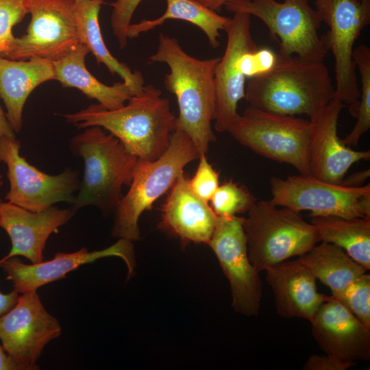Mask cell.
I'll return each instance as SVG.
<instances>
[{"label": "cell", "mask_w": 370, "mask_h": 370, "mask_svg": "<svg viewBox=\"0 0 370 370\" xmlns=\"http://www.w3.org/2000/svg\"><path fill=\"white\" fill-rule=\"evenodd\" d=\"M152 84L132 96L122 107L108 110L99 103L64 114L66 121L79 129L99 126L116 137L138 159L153 161L169 147L176 127L169 101Z\"/></svg>", "instance_id": "6da1fadb"}, {"label": "cell", "mask_w": 370, "mask_h": 370, "mask_svg": "<svg viewBox=\"0 0 370 370\" xmlns=\"http://www.w3.org/2000/svg\"><path fill=\"white\" fill-rule=\"evenodd\" d=\"M149 60L169 66L164 83L178 104L176 127L188 134L199 156L206 154L210 143L216 140L212 127L216 108L214 76L220 58H196L175 38L160 33L156 51Z\"/></svg>", "instance_id": "7a4b0ae2"}, {"label": "cell", "mask_w": 370, "mask_h": 370, "mask_svg": "<svg viewBox=\"0 0 370 370\" xmlns=\"http://www.w3.org/2000/svg\"><path fill=\"white\" fill-rule=\"evenodd\" d=\"M335 97V87L323 61L278 53L275 66L250 78L244 98L249 106L280 114L311 119Z\"/></svg>", "instance_id": "3957f363"}, {"label": "cell", "mask_w": 370, "mask_h": 370, "mask_svg": "<svg viewBox=\"0 0 370 370\" xmlns=\"http://www.w3.org/2000/svg\"><path fill=\"white\" fill-rule=\"evenodd\" d=\"M70 149L84 160V171L73 208L93 206L103 212L114 210L123 197L122 187L130 185L138 158L112 134L91 126L73 136Z\"/></svg>", "instance_id": "277c9868"}, {"label": "cell", "mask_w": 370, "mask_h": 370, "mask_svg": "<svg viewBox=\"0 0 370 370\" xmlns=\"http://www.w3.org/2000/svg\"><path fill=\"white\" fill-rule=\"evenodd\" d=\"M199 156L190 138L176 127L168 148L160 158L153 161L138 158L130 188L114 209L112 235L132 242L137 241L141 214L171 188L186 165Z\"/></svg>", "instance_id": "5b68a950"}, {"label": "cell", "mask_w": 370, "mask_h": 370, "mask_svg": "<svg viewBox=\"0 0 370 370\" xmlns=\"http://www.w3.org/2000/svg\"><path fill=\"white\" fill-rule=\"evenodd\" d=\"M244 218L249 258L258 271L308 252L320 242L315 227L299 212L273 204L270 199L257 201Z\"/></svg>", "instance_id": "8992f818"}, {"label": "cell", "mask_w": 370, "mask_h": 370, "mask_svg": "<svg viewBox=\"0 0 370 370\" xmlns=\"http://www.w3.org/2000/svg\"><path fill=\"white\" fill-rule=\"evenodd\" d=\"M310 120L280 114L251 106L238 114L227 132L255 153L310 175Z\"/></svg>", "instance_id": "52a82bcc"}, {"label": "cell", "mask_w": 370, "mask_h": 370, "mask_svg": "<svg viewBox=\"0 0 370 370\" xmlns=\"http://www.w3.org/2000/svg\"><path fill=\"white\" fill-rule=\"evenodd\" d=\"M231 12H244L261 20L270 36L279 41V54L323 61L328 53L319 29L318 11L308 0H234L225 5Z\"/></svg>", "instance_id": "ba28073f"}, {"label": "cell", "mask_w": 370, "mask_h": 370, "mask_svg": "<svg viewBox=\"0 0 370 370\" xmlns=\"http://www.w3.org/2000/svg\"><path fill=\"white\" fill-rule=\"evenodd\" d=\"M275 205L295 212L309 210L310 217L344 218L370 216V185L347 187L332 184L311 175H291L270 180Z\"/></svg>", "instance_id": "9c48e42d"}, {"label": "cell", "mask_w": 370, "mask_h": 370, "mask_svg": "<svg viewBox=\"0 0 370 370\" xmlns=\"http://www.w3.org/2000/svg\"><path fill=\"white\" fill-rule=\"evenodd\" d=\"M314 5L328 27L322 39L334 56L335 97L344 104H352L360 95L354 46L369 23L370 0H315Z\"/></svg>", "instance_id": "30bf717a"}, {"label": "cell", "mask_w": 370, "mask_h": 370, "mask_svg": "<svg viewBox=\"0 0 370 370\" xmlns=\"http://www.w3.org/2000/svg\"><path fill=\"white\" fill-rule=\"evenodd\" d=\"M16 138L0 137V162L7 166L10 190L5 199L36 212L59 202L72 204L79 189L78 173L70 169L58 175L45 173L20 154Z\"/></svg>", "instance_id": "8fae6325"}, {"label": "cell", "mask_w": 370, "mask_h": 370, "mask_svg": "<svg viewBox=\"0 0 370 370\" xmlns=\"http://www.w3.org/2000/svg\"><path fill=\"white\" fill-rule=\"evenodd\" d=\"M26 34L16 37L6 58L55 62L79 43L73 0H29Z\"/></svg>", "instance_id": "7c38bea8"}, {"label": "cell", "mask_w": 370, "mask_h": 370, "mask_svg": "<svg viewBox=\"0 0 370 370\" xmlns=\"http://www.w3.org/2000/svg\"><path fill=\"white\" fill-rule=\"evenodd\" d=\"M244 218L218 217L208 242L227 277L234 310L246 316L258 314L262 298L259 273L251 262L243 228Z\"/></svg>", "instance_id": "4fadbf2b"}, {"label": "cell", "mask_w": 370, "mask_h": 370, "mask_svg": "<svg viewBox=\"0 0 370 370\" xmlns=\"http://www.w3.org/2000/svg\"><path fill=\"white\" fill-rule=\"evenodd\" d=\"M61 333L59 321L45 308L36 291L23 293L0 317V340L8 354L24 370L36 365L44 347Z\"/></svg>", "instance_id": "5bb4252c"}, {"label": "cell", "mask_w": 370, "mask_h": 370, "mask_svg": "<svg viewBox=\"0 0 370 370\" xmlns=\"http://www.w3.org/2000/svg\"><path fill=\"white\" fill-rule=\"evenodd\" d=\"M250 15L236 12L227 25V43L217 64L214 81L216 93L214 129L227 132L239 114L238 103L245 97V77L241 71L243 53L258 47L251 32Z\"/></svg>", "instance_id": "9a60e30c"}, {"label": "cell", "mask_w": 370, "mask_h": 370, "mask_svg": "<svg viewBox=\"0 0 370 370\" xmlns=\"http://www.w3.org/2000/svg\"><path fill=\"white\" fill-rule=\"evenodd\" d=\"M117 256L122 258L128 269V278L135 267L132 242L124 238L108 248L89 251L82 247L73 253L58 252L53 258L46 262L27 264L16 256L0 261V268L5 273V280L12 282L14 289L19 293L36 291L47 284L61 280L80 266L99 258Z\"/></svg>", "instance_id": "2e32d148"}, {"label": "cell", "mask_w": 370, "mask_h": 370, "mask_svg": "<svg viewBox=\"0 0 370 370\" xmlns=\"http://www.w3.org/2000/svg\"><path fill=\"white\" fill-rule=\"evenodd\" d=\"M344 107L345 104L334 97L309 119L312 123L309 151L310 175L334 184H341L354 163L370 159L369 150H354L338 137L337 123Z\"/></svg>", "instance_id": "e0dca14e"}, {"label": "cell", "mask_w": 370, "mask_h": 370, "mask_svg": "<svg viewBox=\"0 0 370 370\" xmlns=\"http://www.w3.org/2000/svg\"><path fill=\"white\" fill-rule=\"evenodd\" d=\"M310 323L312 336L325 354L355 364L369 359L370 329L332 295Z\"/></svg>", "instance_id": "ac0fdd59"}, {"label": "cell", "mask_w": 370, "mask_h": 370, "mask_svg": "<svg viewBox=\"0 0 370 370\" xmlns=\"http://www.w3.org/2000/svg\"><path fill=\"white\" fill-rule=\"evenodd\" d=\"M76 211L54 206L33 212L9 201L0 204V227L9 235L12 247L0 261L21 256L33 264L43 261L42 252L49 236L66 224Z\"/></svg>", "instance_id": "d6986e66"}, {"label": "cell", "mask_w": 370, "mask_h": 370, "mask_svg": "<svg viewBox=\"0 0 370 370\" xmlns=\"http://www.w3.org/2000/svg\"><path fill=\"white\" fill-rule=\"evenodd\" d=\"M218 217L190 188L184 172L177 178L162 208L159 226L182 241L208 243Z\"/></svg>", "instance_id": "ffe728a7"}, {"label": "cell", "mask_w": 370, "mask_h": 370, "mask_svg": "<svg viewBox=\"0 0 370 370\" xmlns=\"http://www.w3.org/2000/svg\"><path fill=\"white\" fill-rule=\"evenodd\" d=\"M277 312L284 318L312 321L329 296L319 293L317 279L297 258L283 261L265 270Z\"/></svg>", "instance_id": "44dd1931"}, {"label": "cell", "mask_w": 370, "mask_h": 370, "mask_svg": "<svg viewBox=\"0 0 370 370\" xmlns=\"http://www.w3.org/2000/svg\"><path fill=\"white\" fill-rule=\"evenodd\" d=\"M50 80H55L51 61L40 58L14 60L0 56V99L15 133L21 130L23 111L28 97L39 85Z\"/></svg>", "instance_id": "7402d4cb"}, {"label": "cell", "mask_w": 370, "mask_h": 370, "mask_svg": "<svg viewBox=\"0 0 370 370\" xmlns=\"http://www.w3.org/2000/svg\"><path fill=\"white\" fill-rule=\"evenodd\" d=\"M89 52L87 47L79 43L63 58L53 62L55 80L63 87L79 89L108 110L122 107L137 92L123 81L106 85L95 77L86 66V56Z\"/></svg>", "instance_id": "603a6c76"}, {"label": "cell", "mask_w": 370, "mask_h": 370, "mask_svg": "<svg viewBox=\"0 0 370 370\" xmlns=\"http://www.w3.org/2000/svg\"><path fill=\"white\" fill-rule=\"evenodd\" d=\"M104 0L75 1V12L79 43L87 47L98 64H103L112 75L117 74L123 81L138 93L145 85L140 71H132L125 63L119 62L107 48L101 34L99 14Z\"/></svg>", "instance_id": "cb8c5ba5"}, {"label": "cell", "mask_w": 370, "mask_h": 370, "mask_svg": "<svg viewBox=\"0 0 370 370\" xmlns=\"http://www.w3.org/2000/svg\"><path fill=\"white\" fill-rule=\"evenodd\" d=\"M298 259L317 280L330 288L334 297H338L350 283L367 271L342 248L322 241Z\"/></svg>", "instance_id": "d4e9b609"}, {"label": "cell", "mask_w": 370, "mask_h": 370, "mask_svg": "<svg viewBox=\"0 0 370 370\" xmlns=\"http://www.w3.org/2000/svg\"><path fill=\"white\" fill-rule=\"evenodd\" d=\"M320 241L342 248L366 270L370 269V216H316L310 220Z\"/></svg>", "instance_id": "484cf974"}, {"label": "cell", "mask_w": 370, "mask_h": 370, "mask_svg": "<svg viewBox=\"0 0 370 370\" xmlns=\"http://www.w3.org/2000/svg\"><path fill=\"white\" fill-rule=\"evenodd\" d=\"M166 9L160 17L130 24L127 38H135L140 34L162 25L166 21H186L204 32L212 47L220 45V32L225 30L230 18L220 15L195 0H166Z\"/></svg>", "instance_id": "4316f807"}, {"label": "cell", "mask_w": 370, "mask_h": 370, "mask_svg": "<svg viewBox=\"0 0 370 370\" xmlns=\"http://www.w3.org/2000/svg\"><path fill=\"white\" fill-rule=\"evenodd\" d=\"M353 60L359 71L360 89L357 101L350 104V114L357 119L351 132L342 139L350 147L356 146L360 138L370 128V49L365 45H360L354 49Z\"/></svg>", "instance_id": "83f0119b"}, {"label": "cell", "mask_w": 370, "mask_h": 370, "mask_svg": "<svg viewBox=\"0 0 370 370\" xmlns=\"http://www.w3.org/2000/svg\"><path fill=\"white\" fill-rule=\"evenodd\" d=\"M210 201L217 217H231L248 212L256 199L245 186L229 180L219 186Z\"/></svg>", "instance_id": "f1b7e54d"}, {"label": "cell", "mask_w": 370, "mask_h": 370, "mask_svg": "<svg viewBox=\"0 0 370 370\" xmlns=\"http://www.w3.org/2000/svg\"><path fill=\"white\" fill-rule=\"evenodd\" d=\"M366 328L370 329V275L350 283L336 297Z\"/></svg>", "instance_id": "f546056e"}, {"label": "cell", "mask_w": 370, "mask_h": 370, "mask_svg": "<svg viewBox=\"0 0 370 370\" xmlns=\"http://www.w3.org/2000/svg\"><path fill=\"white\" fill-rule=\"evenodd\" d=\"M29 14V0H0V56L7 58L15 36L13 27Z\"/></svg>", "instance_id": "4dcf8cb0"}, {"label": "cell", "mask_w": 370, "mask_h": 370, "mask_svg": "<svg viewBox=\"0 0 370 370\" xmlns=\"http://www.w3.org/2000/svg\"><path fill=\"white\" fill-rule=\"evenodd\" d=\"M142 0H116L110 3L112 7L110 24L114 36L119 47L123 49L127 44V30L132 16Z\"/></svg>", "instance_id": "1f68e13d"}, {"label": "cell", "mask_w": 370, "mask_h": 370, "mask_svg": "<svg viewBox=\"0 0 370 370\" xmlns=\"http://www.w3.org/2000/svg\"><path fill=\"white\" fill-rule=\"evenodd\" d=\"M199 159L197 171L189 179V185L199 198L208 202L219 186V174L208 162L206 154L201 155Z\"/></svg>", "instance_id": "d6a6232c"}, {"label": "cell", "mask_w": 370, "mask_h": 370, "mask_svg": "<svg viewBox=\"0 0 370 370\" xmlns=\"http://www.w3.org/2000/svg\"><path fill=\"white\" fill-rule=\"evenodd\" d=\"M278 53L264 47L243 53L240 60L241 71L247 78L262 75L270 71L275 65Z\"/></svg>", "instance_id": "836d02e7"}, {"label": "cell", "mask_w": 370, "mask_h": 370, "mask_svg": "<svg viewBox=\"0 0 370 370\" xmlns=\"http://www.w3.org/2000/svg\"><path fill=\"white\" fill-rule=\"evenodd\" d=\"M355 363L341 361L325 354V356L312 355L306 362V370H346Z\"/></svg>", "instance_id": "e575fe53"}, {"label": "cell", "mask_w": 370, "mask_h": 370, "mask_svg": "<svg viewBox=\"0 0 370 370\" xmlns=\"http://www.w3.org/2000/svg\"><path fill=\"white\" fill-rule=\"evenodd\" d=\"M370 175L369 169L360 171L344 177L340 184L347 187H360Z\"/></svg>", "instance_id": "d590c367"}, {"label": "cell", "mask_w": 370, "mask_h": 370, "mask_svg": "<svg viewBox=\"0 0 370 370\" xmlns=\"http://www.w3.org/2000/svg\"><path fill=\"white\" fill-rule=\"evenodd\" d=\"M18 293L14 289L7 294L0 291V317L14 306L19 297Z\"/></svg>", "instance_id": "8d00e7d4"}, {"label": "cell", "mask_w": 370, "mask_h": 370, "mask_svg": "<svg viewBox=\"0 0 370 370\" xmlns=\"http://www.w3.org/2000/svg\"><path fill=\"white\" fill-rule=\"evenodd\" d=\"M0 370H24L8 354L3 345H0Z\"/></svg>", "instance_id": "74e56055"}, {"label": "cell", "mask_w": 370, "mask_h": 370, "mask_svg": "<svg viewBox=\"0 0 370 370\" xmlns=\"http://www.w3.org/2000/svg\"><path fill=\"white\" fill-rule=\"evenodd\" d=\"M16 138L15 132L10 125L5 112L0 106V137Z\"/></svg>", "instance_id": "f35d334b"}, {"label": "cell", "mask_w": 370, "mask_h": 370, "mask_svg": "<svg viewBox=\"0 0 370 370\" xmlns=\"http://www.w3.org/2000/svg\"><path fill=\"white\" fill-rule=\"evenodd\" d=\"M199 3L204 5L206 8L214 10H219L222 6L225 5L227 3L234 0H195Z\"/></svg>", "instance_id": "ab89813d"}, {"label": "cell", "mask_w": 370, "mask_h": 370, "mask_svg": "<svg viewBox=\"0 0 370 370\" xmlns=\"http://www.w3.org/2000/svg\"><path fill=\"white\" fill-rule=\"evenodd\" d=\"M2 185H3L2 177L0 175V195H1V189ZM1 202H2V201H1V197H0V204H1Z\"/></svg>", "instance_id": "60d3db41"}, {"label": "cell", "mask_w": 370, "mask_h": 370, "mask_svg": "<svg viewBox=\"0 0 370 370\" xmlns=\"http://www.w3.org/2000/svg\"><path fill=\"white\" fill-rule=\"evenodd\" d=\"M74 1H81V0H73Z\"/></svg>", "instance_id": "b9f144b4"}, {"label": "cell", "mask_w": 370, "mask_h": 370, "mask_svg": "<svg viewBox=\"0 0 370 370\" xmlns=\"http://www.w3.org/2000/svg\"><path fill=\"white\" fill-rule=\"evenodd\" d=\"M354 1H360V0H354Z\"/></svg>", "instance_id": "7bdbcfd3"}]
</instances>
